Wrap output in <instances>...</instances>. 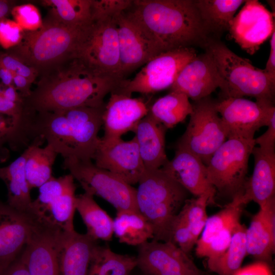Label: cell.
<instances>
[{
	"label": "cell",
	"instance_id": "6da1fadb",
	"mask_svg": "<svg viewBox=\"0 0 275 275\" xmlns=\"http://www.w3.org/2000/svg\"><path fill=\"white\" fill-rule=\"evenodd\" d=\"M122 81L97 74L77 58H70L39 74L24 104L35 112L104 107L105 97L117 90Z\"/></svg>",
	"mask_w": 275,
	"mask_h": 275
},
{
	"label": "cell",
	"instance_id": "7a4b0ae2",
	"mask_svg": "<svg viewBox=\"0 0 275 275\" xmlns=\"http://www.w3.org/2000/svg\"><path fill=\"white\" fill-rule=\"evenodd\" d=\"M124 12L160 53L208 40L195 0H134Z\"/></svg>",
	"mask_w": 275,
	"mask_h": 275
},
{
	"label": "cell",
	"instance_id": "3957f363",
	"mask_svg": "<svg viewBox=\"0 0 275 275\" xmlns=\"http://www.w3.org/2000/svg\"><path fill=\"white\" fill-rule=\"evenodd\" d=\"M104 108L34 112L29 130L31 143L45 141L64 159L92 160L100 141L98 134Z\"/></svg>",
	"mask_w": 275,
	"mask_h": 275
},
{
	"label": "cell",
	"instance_id": "277c9868",
	"mask_svg": "<svg viewBox=\"0 0 275 275\" xmlns=\"http://www.w3.org/2000/svg\"><path fill=\"white\" fill-rule=\"evenodd\" d=\"M89 24H66L48 13L40 28L33 32L24 31L21 41L7 51L37 70L40 74L64 60L73 58Z\"/></svg>",
	"mask_w": 275,
	"mask_h": 275
},
{
	"label": "cell",
	"instance_id": "5b68a950",
	"mask_svg": "<svg viewBox=\"0 0 275 275\" xmlns=\"http://www.w3.org/2000/svg\"><path fill=\"white\" fill-rule=\"evenodd\" d=\"M138 184V209L153 228L152 239L171 241L172 222L189 193L161 169L146 170Z\"/></svg>",
	"mask_w": 275,
	"mask_h": 275
},
{
	"label": "cell",
	"instance_id": "8992f818",
	"mask_svg": "<svg viewBox=\"0 0 275 275\" xmlns=\"http://www.w3.org/2000/svg\"><path fill=\"white\" fill-rule=\"evenodd\" d=\"M204 46L212 56L225 82L223 98L250 96L256 100L274 102L275 82L264 69L255 67L219 41L208 39Z\"/></svg>",
	"mask_w": 275,
	"mask_h": 275
},
{
	"label": "cell",
	"instance_id": "52a82bcc",
	"mask_svg": "<svg viewBox=\"0 0 275 275\" xmlns=\"http://www.w3.org/2000/svg\"><path fill=\"white\" fill-rule=\"evenodd\" d=\"M254 139H228L212 155L207 174L216 192L231 200L243 193L249 158L256 145Z\"/></svg>",
	"mask_w": 275,
	"mask_h": 275
},
{
	"label": "cell",
	"instance_id": "ba28073f",
	"mask_svg": "<svg viewBox=\"0 0 275 275\" xmlns=\"http://www.w3.org/2000/svg\"><path fill=\"white\" fill-rule=\"evenodd\" d=\"M73 58L100 75L120 77L117 27L114 16L93 19Z\"/></svg>",
	"mask_w": 275,
	"mask_h": 275
},
{
	"label": "cell",
	"instance_id": "9c48e42d",
	"mask_svg": "<svg viewBox=\"0 0 275 275\" xmlns=\"http://www.w3.org/2000/svg\"><path fill=\"white\" fill-rule=\"evenodd\" d=\"M63 167L80 183L85 192L103 198L117 212H139L136 188L118 176L97 167L91 160L66 158Z\"/></svg>",
	"mask_w": 275,
	"mask_h": 275
},
{
	"label": "cell",
	"instance_id": "30bf717a",
	"mask_svg": "<svg viewBox=\"0 0 275 275\" xmlns=\"http://www.w3.org/2000/svg\"><path fill=\"white\" fill-rule=\"evenodd\" d=\"M215 102L210 96L194 101L188 125L176 145V148L191 152L206 166L227 139Z\"/></svg>",
	"mask_w": 275,
	"mask_h": 275
},
{
	"label": "cell",
	"instance_id": "8fae6325",
	"mask_svg": "<svg viewBox=\"0 0 275 275\" xmlns=\"http://www.w3.org/2000/svg\"><path fill=\"white\" fill-rule=\"evenodd\" d=\"M191 47H182L159 53L147 63L131 79H123L119 92L153 94L171 88L181 70L196 56Z\"/></svg>",
	"mask_w": 275,
	"mask_h": 275
},
{
	"label": "cell",
	"instance_id": "7c38bea8",
	"mask_svg": "<svg viewBox=\"0 0 275 275\" xmlns=\"http://www.w3.org/2000/svg\"><path fill=\"white\" fill-rule=\"evenodd\" d=\"M33 201L36 218L54 226L64 232L74 230L73 217L76 210V186L70 174L52 177L39 188Z\"/></svg>",
	"mask_w": 275,
	"mask_h": 275
},
{
	"label": "cell",
	"instance_id": "4fadbf2b",
	"mask_svg": "<svg viewBox=\"0 0 275 275\" xmlns=\"http://www.w3.org/2000/svg\"><path fill=\"white\" fill-rule=\"evenodd\" d=\"M215 108L227 133V139H253L255 132L267 126L275 116L274 102H255L243 98L228 97L215 102Z\"/></svg>",
	"mask_w": 275,
	"mask_h": 275
},
{
	"label": "cell",
	"instance_id": "5bb4252c",
	"mask_svg": "<svg viewBox=\"0 0 275 275\" xmlns=\"http://www.w3.org/2000/svg\"><path fill=\"white\" fill-rule=\"evenodd\" d=\"M136 268L142 275H205L189 257L171 241H147L138 246Z\"/></svg>",
	"mask_w": 275,
	"mask_h": 275
},
{
	"label": "cell",
	"instance_id": "9a60e30c",
	"mask_svg": "<svg viewBox=\"0 0 275 275\" xmlns=\"http://www.w3.org/2000/svg\"><path fill=\"white\" fill-rule=\"evenodd\" d=\"M64 231L36 220L30 237L19 257L30 275H60L59 251Z\"/></svg>",
	"mask_w": 275,
	"mask_h": 275
},
{
	"label": "cell",
	"instance_id": "2e32d148",
	"mask_svg": "<svg viewBox=\"0 0 275 275\" xmlns=\"http://www.w3.org/2000/svg\"><path fill=\"white\" fill-rule=\"evenodd\" d=\"M229 31L235 42L252 55L275 31L274 13L257 0L245 1Z\"/></svg>",
	"mask_w": 275,
	"mask_h": 275
},
{
	"label": "cell",
	"instance_id": "e0dca14e",
	"mask_svg": "<svg viewBox=\"0 0 275 275\" xmlns=\"http://www.w3.org/2000/svg\"><path fill=\"white\" fill-rule=\"evenodd\" d=\"M94 160L98 167L118 176L130 185L138 183L146 170L134 136L129 141L121 138L100 141Z\"/></svg>",
	"mask_w": 275,
	"mask_h": 275
},
{
	"label": "cell",
	"instance_id": "ac0fdd59",
	"mask_svg": "<svg viewBox=\"0 0 275 275\" xmlns=\"http://www.w3.org/2000/svg\"><path fill=\"white\" fill-rule=\"evenodd\" d=\"M225 84L210 53L197 55L180 72L170 91L184 94L194 101L210 96L217 88L223 92Z\"/></svg>",
	"mask_w": 275,
	"mask_h": 275
},
{
	"label": "cell",
	"instance_id": "d6986e66",
	"mask_svg": "<svg viewBox=\"0 0 275 275\" xmlns=\"http://www.w3.org/2000/svg\"><path fill=\"white\" fill-rule=\"evenodd\" d=\"M114 17L118 36L120 77L124 79L160 52L124 11Z\"/></svg>",
	"mask_w": 275,
	"mask_h": 275
},
{
	"label": "cell",
	"instance_id": "ffe728a7",
	"mask_svg": "<svg viewBox=\"0 0 275 275\" xmlns=\"http://www.w3.org/2000/svg\"><path fill=\"white\" fill-rule=\"evenodd\" d=\"M143 98H132L117 91L112 92L102 114L104 141L121 139L128 131H134L141 120L149 112Z\"/></svg>",
	"mask_w": 275,
	"mask_h": 275
},
{
	"label": "cell",
	"instance_id": "44dd1931",
	"mask_svg": "<svg viewBox=\"0 0 275 275\" xmlns=\"http://www.w3.org/2000/svg\"><path fill=\"white\" fill-rule=\"evenodd\" d=\"M34 222L0 201V273L20 255L30 237Z\"/></svg>",
	"mask_w": 275,
	"mask_h": 275
},
{
	"label": "cell",
	"instance_id": "7402d4cb",
	"mask_svg": "<svg viewBox=\"0 0 275 275\" xmlns=\"http://www.w3.org/2000/svg\"><path fill=\"white\" fill-rule=\"evenodd\" d=\"M160 169L188 193L196 197L207 194L215 204L216 191L208 180L206 166L194 154L176 148L173 159Z\"/></svg>",
	"mask_w": 275,
	"mask_h": 275
},
{
	"label": "cell",
	"instance_id": "603a6c76",
	"mask_svg": "<svg viewBox=\"0 0 275 275\" xmlns=\"http://www.w3.org/2000/svg\"><path fill=\"white\" fill-rule=\"evenodd\" d=\"M254 169L245 183L243 197L248 204L253 201L259 207L275 198V150L255 146Z\"/></svg>",
	"mask_w": 275,
	"mask_h": 275
},
{
	"label": "cell",
	"instance_id": "cb8c5ba5",
	"mask_svg": "<svg viewBox=\"0 0 275 275\" xmlns=\"http://www.w3.org/2000/svg\"><path fill=\"white\" fill-rule=\"evenodd\" d=\"M97 244L87 233L63 232L60 243V275H87L93 249Z\"/></svg>",
	"mask_w": 275,
	"mask_h": 275
},
{
	"label": "cell",
	"instance_id": "d4e9b609",
	"mask_svg": "<svg viewBox=\"0 0 275 275\" xmlns=\"http://www.w3.org/2000/svg\"><path fill=\"white\" fill-rule=\"evenodd\" d=\"M166 130L148 113L133 131L146 170L160 169L169 160L165 151Z\"/></svg>",
	"mask_w": 275,
	"mask_h": 275
},
{
	"label": "cell",
	"instance_id": "484cf974",
	"mask_svg": "<svg viewBox=\"0 0 275 275\" xmlns=\"http://www.w3.org/2000/svg\"><path fill=\"white\" fill-rule=\"evenodd\" d=\"M25 159L24 151L10 164L0 167V179L7 186V204L17 211L35 219L34 201L31 196L32 189L27 181L24 170Z\"/></svg>",
	"mask_w": 275,
	"mask_h": 275
},
{
	"label": "cell",
	"instance_id": "4316f807",
	"mask_svg": "<svg viewBox=\"0 0 275 275\" xmlns=\"http://www.w3.org/2000/svg\"><path fill=\"white\" fill-rule=\"evenodd\" d=\"M241 193L235 196L225 207L216 214L208 217L205 226L195 245L196 254L201 256L210 241L225 229L240 223L244 206L247 204Z\"/></svg>",
	"mask_w": 275,
	"mask_h": 275
},
{
	"label": "cell",
	"instance_id": "83f0119b",
	"mask_svg": "<svg viewBox=\"0 0 275 275\" xmlns=\"http://www.w3.org/2000/svg\"><path fill=\"white\" fill-rule=\"evenodd\" d=\"M93 196L85 192L76 196V210L79 213L87 232L93 239L108 241L113 232V219L95 202Z\"/></svg>",
	"mask_w": 275,
	"mask_h": 275
},
{
	"label": "cell",
	"instance_id": "f1b7e54d",
	"mask_svg": "<svg viewBox=\"0 0 275 275\" xmlns=\"http://www.w3.org/2000/svg\"><path fill=\"white\" fill-rule=\"evenodd\" d=\"M244 0H195L196 6L208 34L229 30L231 21Z\"/></svg>",
	"mask_w": 275,
	"mask_h": 275
},
{
	"label": "cell",
	"instance_id": "f546056e",
	"mask_svg": "<svg viewBox=\"0 0 275 275\" xmlns=\"http://www.w3.org/2000/svg\"><path fill=\"white\" fill-rule=\"evenodd\" d=\"M41 145L33 142L24 150L25 173L31 189L39 188L53 177L52 166L58 155L50 146L42 148Z\"/></svg>",
	"mask_w": 275,
	"mask_h": 275
},
{
	"label": "cell",
	"instance_id": "4dcf8cb0",
	"mask_svg": "<svg viewBox=\"0 0 275 275\" xmlns=\"http://www.w3.org/2000/svg\"><path fill=\"white\" fill-rule=\"evenodd\" d=\"M113 232L120 243L139 246L154 237L153 229L139 212H117L113 219Z\"/></svg>",
	"mask_w": 275,
	"mask_h": 275
},
{
	"label": "cell",
	"instance_id": "1f68e13d",
	"mask_svg": "<svg viewBox=\"0 0 275 275\" xmlns=\"http://www.w3.org/2000/svg\"><path fill=\"white\" fill-rule=\"evenodd\" d=\"M193 111V105L184 94L171 91L156 100L149 107V113L166 129L183 122Z\"/></svg>",
	"mask_w": 275,
	"mask_h": 275
},
{
	"label": "cell",
	"instance_id": "d6a6232c",
	"mask_svg": "<svg viewBox=\"0 0 275 275\" xmlns=\"http://www.w3.org/2000/svg\"><path fill=\"white\" fill-rule=\"evenodd\" d=\"M136 256L116 253L97 244L93 251L87 275H129L136 267Z\"/></svg>",
	"mask_w": 275,
	"mask_h": 275
},
{
	"label": "cell",
	"instance_id": "836d02e7",
	"mask_svg": "<svg viewBox=\"0 0 275 275\" xmlns=\"http://www.w3.org/2000/svg\"><path fill=\"white\" fill-rule=\"evenodd\" d=\"M245 237L248 255L269 265L275 250V237L271 234L261 209L246 228Z\"/></svg>",
	"mask_w": 275,
	"mask_h": 275
},
{
	"label": "cell",
	"instance_id": "e575fe53",
	"mask_svg": "<svg viewBox=\"0 0 275 275\" xmlns=\"http://www.w3.org/2000/svg\"><path fill=\"white\" fill-rule=\"evenodd\" d=\"M246 229L244 224L240 223L238 225L225 252L217 259L207 261L210 270L218 275H233L241 268L243 260L248 255Z\"/></svg>",
	"mask_w": 275,
	"mask_h": 275
},
{
	"label": "cell",
	"instance_id": "d590c367",
	"mask_svg": "<svg viewBox=\"0 0 275 275\" xmlns=\"http://www.w3.org/2000/svg\"><path fill=\"white\" fill-rule=\"evenodd\" d=\"M93 0H45L42 3L49 8L48 13L66 24L85 26L92 19Z\"/></svg>",
	"mask_w": 275,
	"mask_h": 275
},
{
	"label": "cell",
	"instance_id": "8d00e7d4",
	"mask_svg": "<svg viewBox=\"0 0 275 275\" xmlns=\"http://www.w3.org/2000/svg\"><path fill=\"white\" fill-rule=\"evenodd\" d=\"M209 204L214 203L207 194L196 198L187 199L177 214V216L187 226L196 242L208 217L206 207Z\"/></svg>",
	"mask_w": 275,
	"mask_h": 275
},
{
	"label": "cell",
	"instance_id": "74e56055",
	"mask_svg": "<svg viewBox=\"0 0 275 275\" xmlns=\"http://www.w3.org/2000/svg\"><path fill=\"white\" fill-rule=\"evenodd\" d=\"M11 14L13 20L26 32H33L40 28L43 19L38 8L31 4L15 6Z\"/></svg>",
	"mask_w": 275,
	"mask_h": 275
},
{
	"label": "cell",
	"instance_id": "f35d334b",
	"mask_svg": "<svg viewBox=\"0 0 275 275\" xmlns=\"http://www.w3.org/2000/svg\"><path fill=\"white\" fill-rule=\"evenodd\" d=\"M6 145L14 151H19L15 122L12 118L0 114V163L9 157V151Z\"/></svg>",
	"mask_w": 275,
	"mask_h": 275
},
{
	"label": "cell",
	"instance_id": "ab89813d",
	"mask_svg": "<svg viewBox=\"0 0 275 275\" xmlns=\"http://www.w3.org/2000/svg\"><path fill=\"white\" fill-rule=\"evenodd\" d=\"M0 64L14 75L25 77L33 84L35 83L39 75L37 70L25 64L7 50L0 51Z\"/></svg>",
	"mask_w": 275,
	"mask_h": 275
},
{
	"label": "cell",
	"instance_id": "60d3db41",
	"mask_svg": "<svg viewBox=\"0 0 275 275\" xmlns=\"http://www.w3.org/2000/svg\"><path fill=\"white\" fill-rule=\"evenodd\" d=\"M24 31L13 20L5 18L0 20V46L6 50L17 45L22 40Z\"/></svg>",
	"mask_w": 275,
	"mask_h": 275
},
{
	"label": "cell",
	"instance_id": "b9f144b4",
	"mask_svg": "<svg viewBox=\"0 0 275 275\" xmlns=\"http://www.w3.org/2000/svg\"><path fill=\"white\" fill-rule=\"evenodd\" d=\"M132 2L131 0H93L92 19L114 16L128 9Z\"/></svg>",
	"mask_w": 275,
	"mask_h": 275
},
{
	"label": "cell",
	"instance_id": "7bdbcfd3",
	"mask_svg": "<svg viewBox=\"0 0 275 275\" xmlns=\"http://www.w3.org/2000/svg\"><path fill=\"white\" fill-rule=\"evenodd\" d=\"M267 130L261 135L254 139L255 145L267 150H274L275 149V116L270 119L267 126Z\"/></svg>",
	"mask_w": 275,
	"mask_h": 275
},
{
	"label": "cell",
	"instance_id": "ee69618b",
	"mask_svg": "<svg viewBox=\"0 0 275 275\" xmlns=\"http://www.w3.org/2000/svg\"><path fill=\"white\" fill-rule=\"evenodd\" d=\"M233 275H272L270 265L262 261L241 267Z\"/></svg>",
	"mask_w": 275,
	"mask_h": 275
},
{
	"label": "cell",
	"instance_id": "f6af8a7d",
	"mask_svg": "<svg viewBox=\"0 0 275 275\" xmlns=\"http://www.w3.org/2000/svg\"><path fill=\"white\" fill-rule=\"evenodd\" d=\"M270 45V53L264 71L269 78L275 82V31L271 36Z\"/></svg>",
	"mask_w": 275,
	"mask_h": 275
},
{
	"label": "cell",
	"instance_id": "bcb514c9",
	"mask_svg": "<svg viewBox=\"0 0 275 275\" xmlns=\"http://www.w3.org/2000/svg\"><path fill=\"white\" fill-rule=\"evenodd\" d=\"M33 83L25 77L14 75L13 85L20 95L24 99L29 97L32 92Z\"/></svg>",
	"mask_w": 275,
	"mask_h": 275
},
{
	"label": "cell",
	"instance_id": "7dc6e473",
	"mask_svg": "<svg viewBox=\"0 0 275 275\" xmlns=\"http://www.w3.org/2000/svg\"><path fill=\"white\" fill-rule=\"evenodd\" d=\"M0 275H30L29 271L18 257Z\"/></svg>",
	"mask_w": 275,
	"mask_h": 275
},
{
	"label": "cell",
	"instance_id": "c3c4849f",
	"mask_svg": "<svg viewBox=\"0 0 275 275\" xmlns=\"http://www.w3.org/2000/svg\"><path fill=\"white\" fill-rule=\"evenodd\" d=\"M1 94L6 99L15 102H22L24 100L13 85L3 87Z\"/></svg>",
	"mask_w": 275,
	"mask_h": 275
},
{
	"label": "cell",
	"instance_id": "681fc988",
	"mask_svg": "<svg viewBox=\"0 0 275 275\" xmlns=\"http://www.w3.org/2000/svg\"><path fill=\"white\" fill-rule=\"evenodd\" d=\"M16 5L15 1L10 0H0V20L7 18V16L11 14L13 8Z\"/></svg>",
	"mask_w": 275,
	"mask_h": 275
},
{
	"label": "cell",
	"instance_id": "f907efd6",
	"mask_svg": "<svg viewBox=\"0 0 275 275\" xmlns=\"http://www.w3.org/2000/svg\"><path fill=\"white\" fill-rule=\"evenodd\" d=\"M14 75L0 64V82L3 87L13 85Z\"/></svg>",
	"mask_w": 275,
	"mask_h": 275
},
{
	"label": "cell",
	"instance_id": "816d5d0a",
	"mask_svg": "<svg viewBox=\"0 0 275 275\" xmlns=\"http://www.w3.org/2000/svg\"><path fill=\"white\" fill-rule=\"evenodd\" d=\"M135 269L129 275H142L138 268V271L135 270Z\"/></svg>",
	"mask_w": 275,
	"mask_h": 275
},
{
	"label": "cell",
	"instance_id": "f5cc1de1",
	"mask_svg": "<svg viewBox=\"0 0 275 275\" xmlns=\"http://www.w3.org/2000/svg\"><path fill=\"white\" fill-rule=\"evenodd\" d=\"M3 89V86H2L1 83L0 82V94H1V93L2 92Z\"/></svg>",
	"mask_w": 275,
	"mask_h": 275
},
{
	"label": "cell",
	"instance_id": "db71d44e",
	"mask_svg": "<svg viewBox=\"0 0 275 275\" xmlns=\"http://www.w3.org/2000/svg\"></svg>",
	"mask_w": 275,
	"mask_h": 275
}]
</instances>
